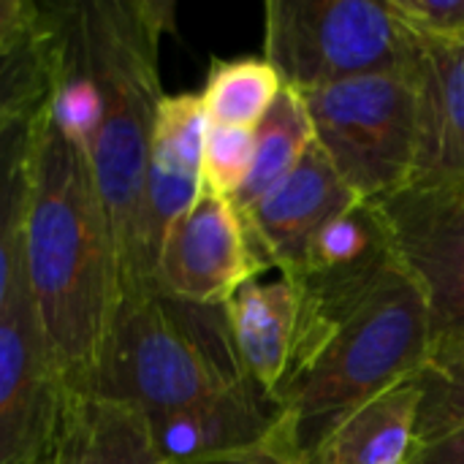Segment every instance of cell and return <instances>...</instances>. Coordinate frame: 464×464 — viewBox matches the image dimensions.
I'll use <instances>...</instances> for the list:
<instances>
[{
	"label": "cell",
	"mask_w": 464,
	"mask_h": 464,
	"mask_svg": "<svg viewBox=\"0 0 464 464\" xmlns=\"http://www.w3.org/2000/svg\"><path fill=\"white\" fill-rule=\"evenodd\" d=\"M283 79L266 57H215L201 90L209 125L253 130L272 109Z\"/></svg>",
	"instance_id": "20"
},
{
	"label": "cell",
	"mask_w": 464,
	"mask_h": 464,
	"mask_svg": "<svg viewBox=\"0 0 464 464\" xmlns=\"http://www.w3.org/2000/svg\"><path fill=\"white\" fill-rule=\"evenodd\" d=\"M356 201L324 150L313 144L280 185L239 215L264 266L296 275L313 237Z\"/></svg>",
	"instance_id": "10"
},
{
	"label": "cell",
	"mask_w": 464,
	"mask_h": 464,
	"mask_svg": "<svg viewBox=\"0 0 464 464\" xmlns=\"http://www.w3.org/2000/svg\"><path fill=\"white\" fill-rule=\"evenodd\" d=\"M291 277V275H288ZM302 310L291 362L272 394L285 438L304 457L337 421L430 364L421 291L392 261L359 275H299Z\"/></svg>",
	"instance_id": "1"
},
{
	"label": "cell",
	"mask_w": 464,
	"mask_h": 464,
	"mask_svg": "<svg viewBox=\"0 0 464 464\" xmlns=\"http://www.w3.org/2000/svg\"><path fill=\"white\" fill-rule=\"evenodd\" d=\"M302 310V288L294 277L250 280L228 302L226 315L247 378L275 394L285 378Z\"/></svg>",
	"instance_id": "14"
},
{
	"label": "cell",
	"mask_w": 464,
	"mask_h": 464,
	"mask_svg": "<svg viewBox=\"0 0 464 464\" xmlns=\"http://www.w3.org/2000/svg\"><path fill=\"white\" fill-rule=\"evenodd\" d=\"M372 204L383 215L397 264L427 304V367H459L464 364V190L411 182Z\"/></svg>",
	"instance_id": "7"
},
{
	"label": "cell",
	"mask_w": 464,
	"mask_h": 464,
	"mask_svg": "<svg viewBox=\"0 0 464 464\" xmlns=\"http://www.w3.org/2000/svg\"><path fill=\"white\" fill-rule=\"evenodd\" d=\"M57 5L33 0H0V52L14 49L52 24Z\"/></svg>",
	"instance_id": "25"
},
{
	"label": "cell",
	"mask_w": 464,
	"mask_h": 464,
	"mask_svg": "<svg viewBox=\"0 0 464 464\" xmlns=\"http://www.w3.org/2000/svg\"><path fill=\"white\" fill-rule=\"evenodd\" d=\"M207 128L201 92L163 95L155 114L144 188V258L152 277L169 231L190 212L204 190L201 160Z\"/></svg>",
	"instance_id": "12"
},
{
	"label": "cell",
	"mask_w": 464,
	"mask_h": 464,
	"mask_svg": "<svg viewBox=\"0 0 464 464\" xmlns=\"http://www.w3.org/2000/svg\"><path fill=\"white\" fill-rule=\"evenodd\" d=\"M49 464H166L150 421L98 394H65Z\"/></svg>",
	"instance_id": "16"
},
{
	"label": "cell",
	"mask_w": 464,
	"mask_h": 464,
	"mask_svg": "<svg viewBox=\"0 0 464 464\" xmlns=\"http://www.w3.org/2000/svg\"><path fill=\"white\" fill-rule=\"evenodd\" d=\"M256 152V130L209 125L204 139L201 188L209 196L234 201L247 182Z\"/></svg>",
	"instance_id": "22"
},
{
	"label": "cell",
	"mask_w": 464,
	"mask_h": 464,
	"mask_svg": "<svg viewBox=\"0 0 464 464\" xmlns=\"http://www.w3.org/2000/svg\"><path fill=\"white\" fill-rule=\"evenodd\" d=\"M315 144L359 201H381L413 179V73H375L302 92Z\"/></svg>",
	"instance_id": "6"
},
{
	"label": "cell",
	"mask_w": 464,
	"mask_h": 464,
	"mask_svg": "<svg viewBox=\"0 0 464 464\" xmlns=\"http://www.w3.org/2000/svg\"><path fill=\"white\" fill-rule=\"evenodd\" d=\"M421 38L386 0H269L264 57L283 84L313 92L375 73H413Z\"/></svg>",
	"instance_id": "5"
},
{
	"label": "cell",
	"mask_w": 464,
	"mask_h": 464,
	"mask_svg": "<svg viewBox=\"0 0 464 464\" xmlns=\"http://www.w3.org/2000/svg\"><path fill=\"white\" fill-rule=\"evenodd\" d=\"M65 24L101 92V122L87 158L117 250L120 299H125L155 288L144 258V188L155 114L166 95L160 38L174 30V3H71Z\"/></svg>",
	"instance_id": "3"
},
{
	"label": "cell",
	"mask_w": 464,
	"mask_h": 464,
	"mask_svg": "<svg viewBox=\"0 0 464 464\" xmlns=\"http://www.w3.org/2000/svg\"><path fill=\"white\" fill-rule=\"evenodd\" d=\"M421 405L416 421V446L438 440L464 424V364L451 370H421Z\"/></svg>",
	"instance_id": "23"
},
{
	"label": "cell",
	"mask_w": 464,
	"mask_h": 464,
	"mask_svg": "<svg viewBox=\"0 0 464 464\" xmlns=\"http://www.w3.org/2000/svg\"><path fill=\"white\" fill-rule=\"evenodd\" d=\"M421 381L408 378L359 405L302 464H408L416 446Z\"/></svg>",
	"instance_id": "15"
},
{
	"label": "cell",
	"mask_w": 464,
	"mask_h": 464,
	"mask_svg": "<svg viewBox=\"0 0 464 464\" xmlns=\"http://www.w3.org/2000/svg\"><path fill=\"white\" fill-rule=\"evenodd\" d=\"M22 272L65 394H92L120 304V266L87 150L49 117L33 128Z\"/></svg>",
	"instance_id": "2"
},
{
	"label": "cell",
	"mask_w": 464,
	"mask_h": 464,
	"mask_svg": "<svg viewBox=\"0 0 464 464\" xmlns=\"http://www.w3.org/2000/svg\"><path fill=\"white\" fill-rule=\"evenodd\" d=\"M65 389L44 340L24 272L0 315V464H49Z\"/></svg>",
	"instance_id": "8"
},
{
	"label": "cell",
	"mask_w": 464,
	"mask_h": 464,
	"mask_svg": "<svg viewBox=\"0 0 464 464\" xmlns=\"http://www.w3.org/2000/svg\"><path fill=\"white\" fill-rule=\"evenodd\" d=\"M147 421L166 464H198L253 451L285 432L280 402L253 381Z\"/></svg>",
	"instance_id": "11"
},
{
	"label": "cell",
	"mask_w": 464,
	"mask_h": 464,
	"mask_svg": "<svg viewBox=\"0 0 464 464\" xmlns=\"http://www.w3.org/2000/svg\"><path fill=\"white\" fill-rule=\"evenodd\" d=\"M256 130V152L245 188L231 201L237 212L250 209L258 198H264L275 185H280L304 158V152L315 144V130L304 106L302 92L283 87L272 109L253 128Z\"/></svg>",
	"instance_id": "17"
},
{
	"label": "cell",
	"mask_w": 464,
	"mask_h": 464,
	"mask_svg": "<svg viewBox=\"0 0 464 464\" xmlns=\"http://www.w3.org/2000/svg\"><path fill=\"white\" fill-rule=\"evenodd\" d=\"M408 464H464V424L438 440L413 446Z\"/></svg>",
	"instance_id": "26"
},
{
	"label": "cell",
	"mask_w": 464,
	"mask_h": 464,
	"mask_svg": "<svg viewBox=\"0 0 464 464\" xmlns=\"http://www.w3.org/2000/svg\"><path fill=\"white\" fill-rule=\"evenodd\" d=\"M264 272L269 269L237 207L201 190L198 201L174 223L160 247L155 288L198 304H226L245 283Z\"/></svg>",
	"instance_id": "9"
},
{
	"label": "cell",
	"mask_w": 464,
	"mask_h": 464,
	"mask_svg": "<svg viewBox=\"0 0 464 464\" xmlns=\"http://www.w3.org/2000/svg\"><path fill=\"white\" fill-rule=\"evenodd\" d=\"M63 41V5L46 30L0 52V147L8 133L33 120L52 98Z\"/></svg>",
	"instance_id": "19"
},
{
	"label": "cell",
	"mask_w": 464,
	"mask_h": 464,
	"mask_svg": "<svg viewBox=\"0 0 464 464\" xmlns=\"http://www.w3.org/2000/svg\"><path fill=\"white\" fill-rule=\"evenodd\" d=\"M198 464H302L299 454L288 446L285 440V432L269 443V446H261V449H253V451H242V454H228V457H218V459H207V462Z\"/></svg>",
	"instance_id": "27"
},
{
	"label": "cell",
	"mask_w": 464,
	"mask_h": 464,
	"mask_svg": "<svg viewBox=\"0 0 464 464\" xmlns=\"http://www.w3.org/2000/svg\"><path fill=\"white\" fill-rule=\"evenodd\" d=\"M35 117L14 128L0 147V315L22 275L27 166H30Z\"/></svg>",
	"instance_id": "21"
},
{
	"label": "cell",
	"mask_w": 464,
	"mask_h": 464,
	"mask_svg": "<svg viewBox=\"0 0 464 464\" xmlns=\"http://www.w3.org/2000/svg\"><path fill=\"white\" fill-rule=\"evenodd\" d=\"M397 261L381 209L356 201L332 218L310 242L296 275H359Z\"/></svg>",
	"instance_id": "18"
},
{
	"label": "cell",
	"mask_w": 464,
	"mask_h": 464,
	"mask_svg": "<svg viewBox=\"0 0 464 464\" xmlns=\"http://www.w3.org/2000/svg\"><path fill=\"white\" fill-rule=\"evenodd\" d=\"M386 5L419 38L464 41V0H386Z\"/></svg>",
	"instance_id": "24"
},
{
	"label": "cell",
	"mask_w": 464,
	"mask_h": 464,
	"mask_svg": "<svg viewBox=\"0 0 464 464\" xmlns=\"http://www.w3.org/2000/svg\"><path fill=\"white\" fill-rule=\"evenodd\" d=\"M416 163L411 182L464 190V41H427L413 71Z\"/></svg>",
	"instance_id": "13"
},
{
	"label": "cell",
	"mask_w": 464,
	"mask_h": 464,
	"mask_svg": "<svg viewBox=\"0 0 464 464\" xmlns=\"http://www.w3.org/2000/svg\"><path fill=\"white\" fill-rule=\"evenodd\" d=\"M247 381L226 304L147 288L120 299L92 394L158 419Z\"/></svg>",
	"instance_id": "4"
}]
</instances>
